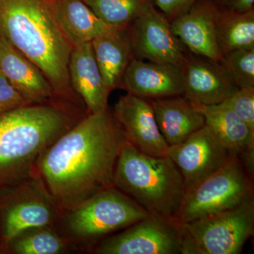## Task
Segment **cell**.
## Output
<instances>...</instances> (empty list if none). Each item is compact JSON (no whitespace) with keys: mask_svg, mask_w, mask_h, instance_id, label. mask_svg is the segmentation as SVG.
<instances>
[{"mask_svg":"<svg viewBox=\"0 0 254 254\" xmlns=\"http://www.w3.org/2000/svg\"><path fill=\"white\" fill-rule=\"evenodd\" d=\"M125 141L113 110L87 114L43 152L33 176L62 215L114 187L115 165Z\"/></svg>","mask_w":254,"mask_h":254,"instance_id":"cell-1","label":"cell"},{"mask_svg":"<svg viewBox=\"0 0 254 254\" xmlns=\"http://www.w3.org/2000/svg\"><path fill=\"white\" fill-rule=\"evenodd\" d=\"M86 115L58 100L0 115V201L33 177L43 152Z\"/></svg>","mask_w":254,"mask_h":254,"instance_id":"cell-2","label":"cell"},{"mask_svg":"<svg viewBox=\"0 0 254 254\" xmlns=\"http://www.w3.org/2000/svg\"><path fill=\"white\" fill-rule=\"evenodd\" d=\"M0 36L41 68L57 99L86 110L70 81L73 46L57 22L49 0H0Z\"/></svg>","mask_w":254,"mask_h":254,"instance_id":"cell-3","label":"cell"},{"mask_svg":"<svg viewBox=\"0 0 254 254\" xmlns=\"http://www.w3.org/2000/svg\"><path fill=\"white\" fill-rule=\"evenodd\" d=\"M113 185L148 213L170 218L178 212L186 193L183 177L170 157L145 155L126 139L115 165Z\"/></svg>","mask_w":254,"mask_h":254,"instance_id":"cell-4","label":"cell"},{"mask_svg":"<svg viewBox=\"0 0 254 254\" xmlns=\"http://www.w3.org/2000/svg\"><path fill=\"white\" fill-rule=\"evenodd\" d=\"M148 215L141 205L112 187L63 213L56 225L60 224V233L75 248L92 251L102 240Z\"/></svg>","mask_w":254,"mask_h":254,"instance_id":"cell-5","label":"cell"},{"mask_svg":"<svg viewBox=\"0 0 254 254\" xmlns=\"http://www.w3.org/2000/svg\"><path fill=\"white\" fill-rule=\"evenodd\" d=\"M254 177L230 153L215 173L186 190L175 220L184 225L237 206L254 196Z\"/></svg>","mask_w":254,"mask_h":254,"instance_id":"cell-6","label":"cell"},{"mask_svg":"<svg viewBox=\"0 0 254 254\" xmlns=\"http://www.w3.org/2000/svg\"><path fill=\"white\" fill-rule=\"evenodd\" d=\"M182 225V254H239L254 233V195L233 208Z\"/></svg>","mask_w":254,"mask_h":254,"instance_id":"cell-7","label":"cell"},{"mask_svg":"<svg viewBox=\"0 0 254 254\" xmlns=\"http://www.w3.org/2000/svg\"><path fill=\"white\" fill-rule=\"evenodd\" d=\"M184 234L174 218L148 213L117 235L99 242L96 254H182Z\"/></svg>","mask_w":254,"mask_h":254,"instance_id":"cell-8","label":"cell"},{"mask_svg":"<svg viewBox=\"0 0 254 254\" xmlns=\"http://www.w3.org/2000/svg\"><path fill=\"white\" fill-rule=\"evenodd\" d=\"M61 213L33 176L0 201V243L3 247L31 227L56 226Z\"/></svg>","mask_w":254,"mask_h":254,"instance_id":"cell-9","label":"cell"},{"mask_svg":"<svg viewBox=\"0 0 254 254\" xmlns=\"http://www.w3.org/2000/svg\"><path fill=\"white\" fill-rule=\"evenodd\" d=\"M133 58L181 67L189 50L172 29L170 21L153 2L128 27Z\"/></svg>","mask_w":254,"mask_h":254,"instance_id":"cell-10","label":"cell"},{"mask_svg":"<svg viewBox=\"0 0 254 254\" xmlns=\"http://www.w3.org/2000/svg\"><path fill=\"white\" fill-rule=\"evenodd\" d=\"M230 153L205 125L185 141L170 145L168 156L180 170L187 190L218 170Z\"/></svg>","mask_w":254,"mask_h":254,"instance_id":"cell-11","label":"cell"},{"mask_svg":"<svg viewBox=\"0 0 254 254\" xmlns=\"http://www.w3.org/2000/svg\"><path fill=\"white\" fill-rule=\"evenodd\" d=\"M125 139L136 150L154 157L168 156L170 145L159 129L151 100L127 93L113 110Z\"/></svg>","mask_w":254,"mask_h":254,"instance_id":"cell-12","label":"cell"},{"mask_svg":"<svg viewBox=\"0 0 254 254\" xmlns=\"http://www.w3.org/2000/svg\"><path fill=\"white\" fill-rule=\"evenodd\" d=\"M181 69L182 95L194 104H219L239 88L218 61L190 52L187 53Z\"/></svg>","mask_w":254,"mask_h":254,"instance_id":"cell-13","label":"cell"},{"mask_svg":"<svg viewBox=\"0 0 254 254\" xmlns=\"http://www.w3.org/2000/svg\"><path fill=\"white\" fill-rule=\"evenodd\" d=\"M219 11L216 0H197L170 21L172 29L190 53L219 61L222 56L217 37Z\"/></svg>","mask_w":254,"mask_h":254,"instance_id":"cell-14","label":"cell"},{"mask_svg":"<svg viewBox=\"0 0 254 254\" xmlns=\"http://www.w3.org/2000/svg\"><path fill=\"white\" fill-rule=\"evenodd\" d=\"M121 88L130 94L150 100L182 95L181 67L133 58L124 75Z\"/></svg>","mask_w":254,"mask_h":254,"instance_id":"cell-15","label":"cell"},{"mask_svg":"<svg viewBox=\"0 0 254 254\" xmlns=\"http://www.w3.org/2000/svg\"><path fill=\"white\" fill-rule=\"evenodd\" d=\"M0 70L28 104H43L58 100L41 68L1 36Z\"/></svg>","mask_w":254,"mask_h":254,"instance_id":"cell-16","label":"cell"},{"mask_svg":"<svg viewBox=\"0 0 254 254\" xmlns=\"http://www.w3.org/2000/svg\"><path fill=\"white\" fill-rule=\"evenodd\" d=\"M205 119V126L230 153L240 157L254 177V131L251 129L224 102L219 104H194Z\"/></svg>","mask_w":254,"mask_h":254,"instance_id":"cell-17","label":"cell"},{"mask_svg":"<svg viewBox=\"0 0 254 254\" xmlns=\"http://www.w3.org/2000/svg\"><path fill=\"white\" fill-rule=\"evenodd\" d=\"M68 73L73 91L83 102L88 114L101 113L109 108L111 93L103 81L91 42L73 47Z\"/></svg>","mask_w":254,"mask_h":254,"instance_id":"cell-18","label":"cell"},{"mask_svg":"<svg viewBox=\"0 0 254 254\" xmlns=\"http://www.w3.org/2000/svg\"><path fill=\"white\" fill-rule=\"evenodd\" d=\"M159 129L169 145L185 141L205 125L194 103L183 95L151 100Z\"/></svg>","mask_w":254,"mask_h":254,"instance_id":"cell-19","label":"cell"},{"mask_svg":"<svg viewBox=\"0 0 254 254\" xmlns=\"http://www.w3.org/2000/svg\"><path fill=\"white\" fill-rule=\"evenodd\" d=\"M49 3L57 22L73 46L124 28L102 21L83 0H49Z\"/></svg>","mask_w":254,"mask_h":254,"instance_id":"cell-20","label":"cell"},{"mask_svg":"<svg viewBox=\"0 0 254 254\" xmlns=\"http://www.w3.org/2000/svg\"><path fill=\"white\" fill-rule=\"evenodd\" d=\"M95 60L110 93L121 88L133 53L128 27L102 35L91 41Z\"/></svg>","mask_w":254,"mask_h":254,"instance_id":"cell-21","label":"cell"},{"mask_svg":"<svg viewBox=\"0 0 254 254\" xmlns=\"http://www.w3.org/2000/svg\"><path fill=\"white\" fill-rule=\"evenodd\" d=\"M217 37L222 55L232 50L254 49V9L236 11L220 8Z\"/></svg>","mask_w":254,"mask_h":254,"instance_id":"cell-22","label":"cell"},{"mask_svg":"<svg viewBox=\"0 0 254 254\" xmlns=\"http://www.w3.org/2000/svg\"><path fill=\"white\" fill-rule=\"evenodd\" d=\"M14 254H60L75 248L56 227L46 225L31 227L18 233L4 246Z\"/></svg>","mask_w":254,"mask_h":254,"instance_id":"cell-23","label":"cell"},{"mask_svg":"<svg viewBox=\"0 0 254 254\" xmlns=\"http://www.w3.org/2000/svg\"><path fill=\"white\" fill-rule=\"evenodd\" d=\"M97 16L110 26L128 28L153 0H83Z\"/></svg>","mask_w":254,"mask_h":254,"instance_id":"cell-24","label":"cell"},{"mask_svg":"<svg viewBox=\"0 0 254 254\" xmlns=\"http://www.w3.org/2000/svg\"><path fill=\"white\" fill-rule=\"evenodd\" d=\"M218 62L238 88L254 87V49L232 50Z\"/></svg>","mask_w":254,"mask_h":254,"instance_id":"cell-25","label":"cell"},{"mask_svg":"<svg viewBox=\"0 0 254 254\" xmlns=\"http://www.w3.org/2000/svg\"><path fill=\"white\" fill-rule=\"evenodd\" d=\"M224 103L254 131V87L239 88Z\"/></svg>","mask_w":254,"mask_h":254,"instance_id":"cell-26","label":"cell"},{"mask_svg":"<svg viewBox=\"0 0 254 254\" xmlns=\"http://www.w3.org/2000/svg\"><path fill=\"white\" fill-rule=\"evenodd\" d=\"M26 105L30 104L0 70V115Z\"/></svg>","mask_w":254,"mask_h":254,"instance_id":"cell-27","label":"cell"},{"mask_svg":"<svg viewBox=\"0 0 254 254\" xmlns=\"http://www.w3.org/2000/svg\"><path fill=\"white\" fill-rule=\"evenodd\" d=\"M197 0H153V4L170 21L186 12Z\"/></svg>","mask_w":254,"mask_h":254,"instance_id":"cell-28","label":"cell"},{"mask_svg":"<svg viewBox=\"0 0 254 254\" xmlns=\"http://www.w3.org/2000/svg\"><path fill=\"white\" fill-rule=\"evenodd\" d=\"M221 9L246 11L254 9V0H216Z\"/></svg>","mask_w":254,"mask_h":254,"instance_id":"cell-29","label":"cell"}]
</instances>
